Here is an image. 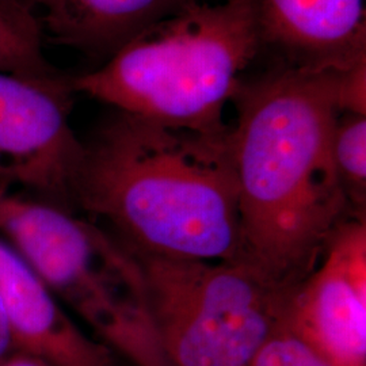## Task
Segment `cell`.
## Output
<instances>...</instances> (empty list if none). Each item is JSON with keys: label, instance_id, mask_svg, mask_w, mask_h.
<instances>
[{"label": "cell", "instance_id": "6da1fadb", "mask_svg": "<svg viewBox=\"0 0 366 366\" xmlns=\"http://www.w3.org/2000/svg\"><path fill=\"white\" fill-rule=\"evenodd\" d=\"M338 71L284 66L243 81L234 101L239 262L284 292L314 272L337 229L354 219L331 152Z\"/></svg>", "mask_w": 366, "mask_h": 366}, {"label": "cell", "instance_id": "7a4b0ae2", "mask_svg": "<svg viewBox=\"0 0 366 366\" xmlns=\"http://www.w3.org/2000/svg\"><path fill=\"white\" fill-rule=\"evenodd\" d=\"M74 208L132 251L239 262L229 129L192 131L114 112L84 142Z\"/></svg>", "mask_w": 366, "mask_h": 366}, {"label": "cell", "instance_id": "3957f363", "mask_svg": "<svg viewBox=\"0 0 366 366\" xmlns=\"http://www.w3.org/2000/svg\"><path fill=\"white\" fill-rule=\"evenodd\" d=\"M262 48L254 0H190L71 78L72 90L157 124L224 132L225 109Z\"/></svg>", "mask_w": 366, "mask_h": 366}, {"label": "cell", "instance_id": "277c9868", "mask_svg": "<svg viewBox=\"0 0 366 366\" xmlns=\"http://www.w3.org/2000/svg\"><path fill=\"white\" fill-rule=\"evenodd\" d=\"M0 236L90 328L133 366H172L152 320L143 267L98 222L0 186Z\"/></svg>", "mask_w": 366, "mask_h": 366}, {"label": "cell", "instance_id": "5b68a950", "mask_svg": "<svg viewBox=\"0 0 366 366\" xmlns=\"http://www.w3.org/2000/svg\"><path fill=\"white\" fill-rule=\"evenodd\" d=\"M132 252L172 366H249L280 325L289 292L242 262Z\"/></svg>", "mask_w": 366, "mask_h": 366}, {"label": "cell", "instance_id": "8992f818", "mask_svg": "<svg viewBox=\"0 0 366 366\" xmlns=\"http://www.w3.org/2000/svg\"><path fill=\"white\" fill-rule=\"evenodd\" d=\"M69 76L44 81L0 72V186L74 210L84 142L71 125Z\"/></svg>", "mask_w": 366, "mask_h": 366}, {"label": "cell", "instance_id": "52a82bcc", "mask_svg": "<svg viewBox=\"0 0 366 366\" xmlns=\"http://www.w3.org/2000/svg\"><path fill=\"white\" fill-rule=\"evenodd\" d=\"M280 325L334 366H366V220L332 235L314 272L289 292Z\"/></svg>", "mask_w": 366, "mask_h": 366}, {"label": "cell", "instance_id": "ba28073f", "mask_svg": "<svg viewBox=\"0 0 366 366\" xmlns=\"http://www.w3.org/2000/svg\"><path fill=\"white\" fill-rule=\"evenodd\" d=\"M0 304L15 352L46 366H107L113 352L86 334L61 302L0 236Z\"/></svg>", "mask_w": 366, "mask_h": 366}, {"label": "cell", "instance_id": "9c48e42d", "mask_svg": "<svg viewBox=\"0 0 366 366\" xmlns=\"http://www.w3.org/2000/svg\"><path fill=\"white\" fill-rule=\"evenodd\" d=\"M262 42L289 66L343 69L366 57V0H254Z\"/></svg>", "mask_w": 366, "mask_h": 366}, {"label": "cell", "instance_id": "30bf717a", "mask_svg": "<svg viewBox=\"0 0 366 366\" xmlns=\"http://www.w3.org/2000/svg\"><path fill=\"white\" fill-rule=\"evenodd\" d=\"M44 39L110 59L145 29L190 0H26Z\"/></svg>", "mask_w": 366, "mask_h": 366}, {"label": "cell", "instance_id": "8fae6325", "mask_svg": "<svg viewBox=\"0 0 366 366\" xmlns=\"http://www.w3.org/2000/svg\"><path fill=\"white\" fill-rule=\"evenodd\" d=\"M44 39L26 0H0V72L44 81L63 78L46 60Z\"/></svg>", "mask_w": 366, "mask_h": 366}, {"label": "cell", "instance_id": "7c38bea8", "mask_svg": "<svg viewBox=\"0 0 366 366\" xmlns=\"http://www.w3.org/2000/svg\"><path fill=\"white\" fill-rule=\"evenodd\" d=\"M331 152L354 219H365L366 116L340 113L332 132Z\"/></svg>", "mask_w": 366, "mask_h": 366}, {"label": "cell", "instance_id": "4fadbf2b", "mask_svg": "<svg viewBox=\"0 0 366 366\" xmlns=\"http://www.w3.org/2000/svg\"><path fill=\"white\" fill-rule=\"evenodd\" d=\"M249 366H334L282 325L263 343Z\"/></svg>", "mask_w": 366, "mask_h": 366}, {"label": "cell", "instance_id": "5bb4252c", "mask_svg": "<svg viewBox=\"0 0 366 366\" xmlns=\"http://www.w3.org/2000/svg\"><path fill=\"white\" fill-rule=\"evenodd\" d=\"M337 87L340 113L366 116V57L338 71Z\"/></svg>", "mask_w": 366, "mask_h": 366}, {"label": "cell", "instance_id": "9a60e30c", "mask_svg": "<svg viewBox=\"0 0 366 366\" xmlns=\"http://www.w3.org/2000/svg\"><path fill=\"white\" fill-rule=\"evenodd\" d=\"M15 352L13 331L6 315L4 308L0 304V364Z\"/></svg>", "mask_w": 366, "mask_h": 366}, {"label": "cell", "instance_id": "2e32d148", "mask_svg": "<svg viewBox=\"0 0 366 366\" xmlns=\"http://www.w3.org/2000/svg\"><path fill=\"white\" fill-rule=\"evenodd\" d=\"M0 366H46L44 362H41L39 360L26 355L24 353H18L14 352L11 355H9Z\"/></svg>", "mask_w": 366, "mask_h": 366}, {"label": "cell", "instance_id": "e0dca14e", "mask_svg": "<svg viewBox=\"0 0 366 366\" xmlns=\"http://www.w3.org/2000/svg\"><path fill=\"white\" fill-rule=\"evenodd\" d=\"M107 366H133L129 364V362H127L125 360H122V358H119L118 355L116 354H113V357H112V360H110V362L107 364Z\"/></svg>", "mask_w": 366, "mask_h": 366}]
</instances>
